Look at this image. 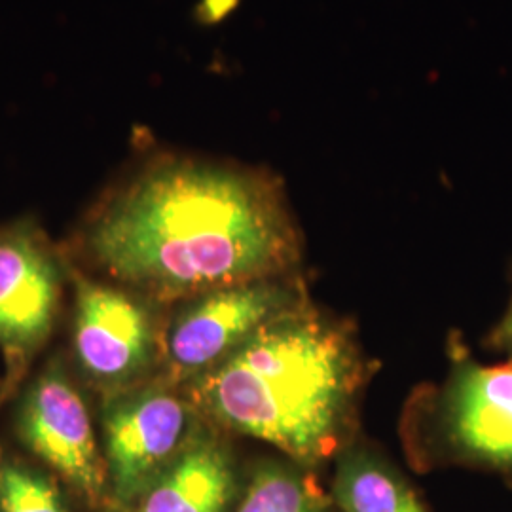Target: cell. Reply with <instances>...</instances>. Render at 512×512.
<instances>
[{
  "label": "cell",
  "instance_id": "6da1fadb",
  "mask_svg": "<svg viewBox=\"0 0 512 512\" xmlns=\"http://www.w3.org/2000/svg\"><path fill=\"white\" fill-rule=\"evenodd\" d=\"M88 247L122 283L162 300L289 275L300 258L274 179L192 158L148 165L93 220Z\"/></svg>",
  "mask_w": 512,
  "mask_h": 512
},
{
  "label": "cell",
  "instance_id": "7a4b0ae2",
  "mask_svg": "<svg viewBox=\"0 0 512 512\" xmlns=\"http://www.w3.org/2000/svg\"><path fill=\"white\" fill-rule=\"evenodd\" d=\"M361 382L351 336L304 302L192 380L190 403L222 429L311 467L342 452Z\"/></svg>",
  "mask_w": 512,
  "mask_h": 512
},
{
  "label": "cell",
  "instance_id": "3957f363",
  "mask_svg": "<svg viewBox=\"0 0 512 512\" xmlns=\"http://www.w3.org/2000/svg\"><path fill=\"white\" fill-rule=\"evenodd\" d=\"M302 285L289 275L255 279L194 296L165 336L171 380L192 382L219 365L285 311L304 304Z\"/></svg>",
  "mask_w": 512,
  "mask_h": 512
},
{
  "label": "cell",
  "instance_id": "277c9868",
  "mask_svg": "<svg viewBox=\"0 0 512 512\" xmlns=\"http://www.w3.org/2000/svg\"><path fill=\"white\" fill-rule=\"evenodd\" d=\"M196 406L167 385L129 387L103 410L105 465L118 505L137 503L202 429Z\"/></svg>",
  "mask_w": 512,
  "mask_h": 512
},
{
  "label": "cell",
  "instance_id": "5b68a950",
  "mask_svg": "<svg viewBox=\"0 0 512 512\" xmlns=\"http://www.w3.org/2000/svg\"><path fill=\"white\" fill-rule=\"evenodd\" d=\"M433 433L444 458L512 475V365L459 355L437 397Z\"/></svg>",
  "mask_w": 512,
  "mask_h": 512
},
{
  "label": "cell",
  "instance_id": "8992f818",
  "mask_svg": "<svg viewBox=\"0 0 512 512\" xmlns=\"http://www.w3.org/2000/svg\"><path fill=\"white\" fill-rule=\"evenodd\" d=\"M74 346L82 368L101 384L141 378L158 353L152 313L133 296L80 281L76 289Z\"/></svg>",
  "mask_w": 512,
  "mask_h": 512
},
{
  "label": "cell",
  "instance_id": "52a82bcc",
  "mask_svg": "<svg viewBox=\"0 0 512 512\" xmlns=\"http://www.w3.org/2000/svg\"><path fill=\"white\" fill-rule=\"evenodd\" d=\"M19 433L25 444L74 488L99 499L105 469L93 435L88 408L61 368L42 374L19 410Z\"/></svg>",
  "mask_w": 512,
  "mask_h": 512
},
{
  "label": "cell",
  "instance_id": "ba28073f",
  "mask_svg": "<svg viewBox=\"0 0 512 512\" xmlns=\"http://www.w3.org/2000/svg\"><path fill=\"white\" fill-rule=\"evenodd\" d=\"M61 294L59 266L29 228L0 234V346L10 355L37 349L50 334Z\"/></svg>",
  "mask_w": 512,
  "mask_h": 512
},
{
  "label": "cell",
  "instance_id": "9c48e42d",
  "mask_svg": "<svg viewBox=\"0 0 512 512\" xmlns=\"http://www.w3.org/2000/svg\"><path fill=\"white\" fill-rule=\"evenodd\" d=\"M238 494L236 461L228 446L200 429L135 503V512H226Z\"/></svg>",
  "mask_w": 512,
  "mask_h": 512
},
{
  "label": "cell",
  "instance_id": "30bf717a",
  "mask_svg": "<svg viewBox=\"0 0 512 512\" xmlns=\"http://www.w3.org/2000/svg\"><path fill=\"white\" fill-rule=\"evenodd\" d=\"M332 497L342 512H427L406 478L361 446L338 454Z\"/></svg>",
  "mask_w": 512,
  "mask_h": 512
},
{
  "label": "cell",
  "instance_id": "8fae6325",
  "mask_svg": "<svg viewBox=\"0 0 512 512\" xmlns=\"http://www.w3.org/2000/svg\"><path fill=\"white\" fill-rule=\"evenodd\" d=\"M329 495L300 463L256 465L236 512H327Z\"/></svg>",
  "mask_w": 512,
  "mask_h": 512
},
{
  "label": "cell",
  "instance_id": "7c38bea8",
  "mask_svg": "<svg viewBox=\"0 0 512 512\" xmlns=\"http://www.w3.org/2000/svg\"><path fill=\"white\" fill-rule=\"evenodd\" d=\"M0 512H69L54 484L16 463L0 467Z\"/></svg>",
  "mask_w": 512,
  "mask_h": 512
},
{
  "label": "cell",
  "instance_id": "4fadbf2b",
  "mask_svg": "<svg viewBox=\"0 0 512 512\" xmlns=\"http://www.w3.org/2000/svg\"><path fill=\"white\" fill-rule=\"evenodd\" d=\"M492 344L495 348L509 353L512 357V304L503 321L497 325V329L492 334Z\"/></svg>",
  "mask_w": 512,
  "mask_h": 512
}]
</instances>
